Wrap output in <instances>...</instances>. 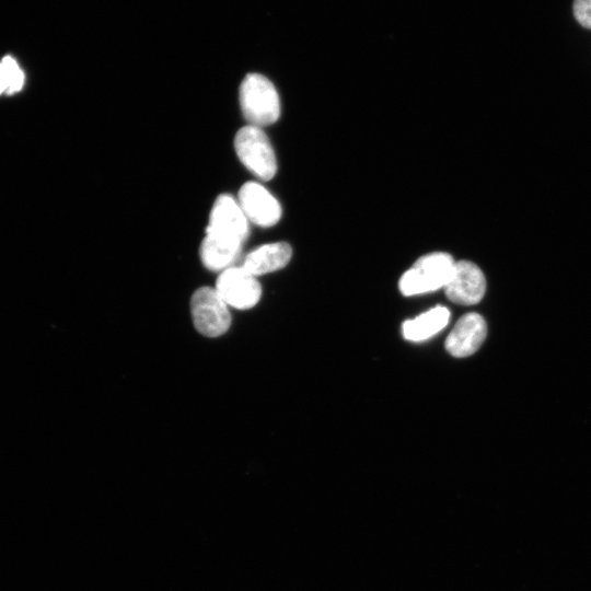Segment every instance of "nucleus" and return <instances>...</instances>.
<instances>
[{
  "label": "nucleus",
  "mask_w": 591,
  "mask_h": 591,
  "mask_svg": "<svg viewBox=\"0 0 591 591\" xmlns=\"http://www.w3.org/2000/svg\"><path fill=\"white\" fill-rule=\"evenodd\" d=\"M240 106L248 125L263 127L280 116V100L274 84L263 74L248 73L240 85Z\"/></svg>",
  "instance_id": "nucleus-1"
},
{
  "label": "nucleus",
  "mask_w": 591,
  "mask_h": 591,
  "mask_svg": "<svg viewBox=\"0 0 591 591\" xmlns=\"http://www.w3.org/2000/svg\"><path fill=\"white\" fill-rule=\"evenodd\" d=\"M455 260L449 253L433 252L419 257L398 281L406 297L432 292L444 288Z\"/></svg>",
  "instance_id": "nucleus-2"
},
{
  "label": "nucleus",
  "mask_w": 591,
  "mask_h": 591,
  "mask_svg": "<svg viewBox=\"0 0 591 591\" xmlns=\"http://www.w3.org/2000/svg\"><path fill=\"white\" fill-rule=\"evenodd\" d=\"M234 149L242 164L256 177L268 181L277 172L273 146L260 127L246 125L234 137Z\"/></svg>",
  "instance_id": "nucleus-3"
},
{
  "label": "nucleus",
  "mask_w": 591,
  "mask_h": 591,
  "mask_svg": "<svg viewBox=\"0 0 591 591\" xmlns=\"http://www.w3.org/2000/svg\"><path fill=\"white\" fill-rule=\"evenodd\" d=\"M190 311L195 328L204 336H221L231 325L229 305L216 288L197 289L190 299Z\"/></svg>",
  "instance_id": "nucleus-4"
},
{
  "label": "nucleus",
  "mask_w": 591,
  "mask_h": 591,
  "mask_svg": "<svg viewBox=\"0 0 591 591\" xmlns=\"http://www.w3.org/2000/svg\"><path fill=\"white\" fill-rule=\"evenodd\" d=\"M206 233L243 246L250 233V221L236 198L229 194L216 198Z\"/></svg>",
  "instance_id": "nucleus-5"
},
{
  "label": "nucleus",
  "mask_w": 591,
  "mask_h": 591,
  "mask_svg": "<svg viewBox=\"0 0 591 591\" xmlns=\"http://www.w3.org/2000/svg\"><path fill=\"white\" fill-rule=\"evenodd\" d=\"M215 288L229 306L237 310L255 306L262 296L257 278L242 266H231L220 271Z\"/></svg>",
  "instance_id": "nucleus-6"
},
{
  "label": "nucleus",
  "mask_w": 591,
  "mask_h": 591,
  "mask_svg": "<svg viewBox=\"0 0 591 591\" xmlns=\"http://www.w3.org/2000/svg\"><path fill=\"white\" fill-rule=\"evenodd\" d=\"M236 199L248 221L256 225L269 228L280 220L281 206L279 201L257 182L243 184Z\"/></svg>",
  "instance_id": "nucleus-7"
},
{
  "label": "nucleus",
  "mask_w": 591,
  "mask_h": 591,
  "mask_svg": "<svg viewBox=\"0 0 591 591\" xmlns=\"http://www.w3.org/2000/svg\"><path fill=\"white\" fill-rule=\"evenodd\" d=\"M443 289L450 301L461 305H473L483 299L486 291V279L476 264L470 260H460L455 262Z\"/></svg>",
  "instance_id": "nucleus-8"
},
{
  "label": "nucleus",
  "mask_w": 591,
  "mask_h": 591,
  "mask_svg": "<svg viewBox=\"0 0 591 591\" xmlns=\"http://www.w3.org/2000/svg\"><path fill=\"white\" fill-rule=\"evenodd\" d=\"M487 335L484 317L471 312L464 314L448 335L445 350L453 357L464 358L476 352Z\"/></svg>",
  "instance_id": "nucleus-9"
},
{
  "label": "nucleus",
  "mask_w": 591,
  "mask_h": 591,
  "mask_svg": "<svg viewBox=\"0 0 591 591\" xmlns=\"http://www.w3.org/2000/svg\"><path fill=\"white\" fill-rule=\"evenodd\" d=\"M292 255L286 242L263 244L247 253L241 266L255 277L279 270L287 266Z\"/></svg>",
  "instance_id": "nucleus-10"
},
{
  "label": "nucleus",
  "mask_w": 591,
  "mask_h": 591,
  "mask_svg": "<svg viewBox=\"0 0 591 591\" xmlns=\"http://www.w3.org/2000/svg\"><path fill=\"white\" fill-rule=\"evenodd\" d=\"M242 247V245L205 233V237L200 244L199 255L206 268L213 271H222L233 266L241 255Z\"/></svg>",
  "instance_id": "nucleus-11"
},
{
  "label": "nucleus",
  "mask_w": 591,
  "mask_h": 591,
  "mask_svg": "<svg viewBox=\"0 0 591 591\" xmlns=\"http://www.w3.org/2000/svg\"><path fill=\"white\" fill-rule=\"evenodd\" d=\"M450 318V311L442 305H437L412 320H406L402 325L405 339L410 341H424L444 328Z\"/></svg>",
  "instance_id": "nucleus-12"
},
{
  "label": "nucleus",
  "mask_w": 591,
  "mask_h": 591,
  "mask_svg": "<svg viewBox=\"0 0 591 591\" xmlns=\"http://www.w3.org/2000/svg\"><path fill=\"white\" fill-rule=\"evenodd\" d=\"M24 72L11 56H5L0 61V95H12L22 90L24 85Z\"/></svg>",
  "instance_id": "nucleus-13"
},
{
  "label": "nucleus",
  "mask_w": 591,
  "mask_h": 591,
  "mask_svg": "<svg viewBox=\"0 0 591 591\" xmlns=\"http://www.w3.org/2000/svg\"><path fill=\"white\" fill-rule=\"evenodd\" d=\"M572 11L577 22L591 30V0H573Z\"/></svg>",
  "instance_id": "nucleus-14"
}]
</instances>
